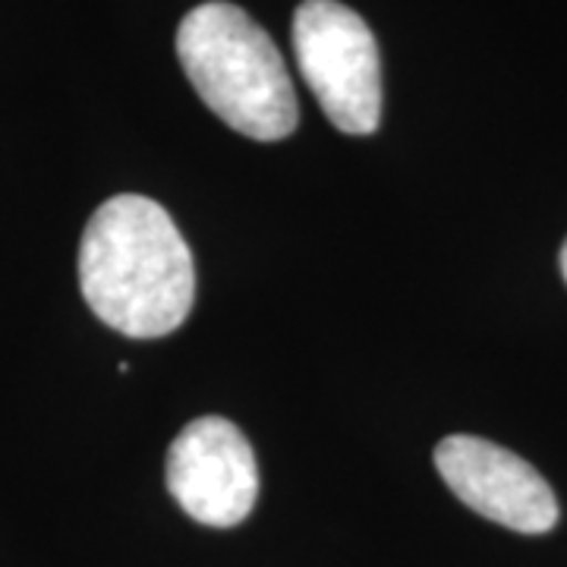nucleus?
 Listing matches in <instances>:
<instances>
[{
	"mask_svg": "<svg viewBox=\"0 0 567 567\" xmlns=\"http://www.w3.org/2000/svg\"><path fill=\"white\" fill-rule=\"evenodd\" d=\"M167 492L205 527H237L259 495V470L246 435L224 416H199L167 451Z\"/></svg>",
	"mask_w": 567,
	"mask_h": 567,
	"instance_id": "obj_4",
	"label": "nucleus"
},
{
	"mask_svg": "<svg viewBox=\"0 0 567 567\" xmlns=\"http://www.w3.org/2000/svg\"><path fill=\"white\" fill-rule=\"evenodd\" d=\"M177 58L199 99L230 130L259 142L297 130L300 107L281 51L240 7L212 0L186 13Z\"/></svg>",
	"mask_w": 567,
	"mask_h": 567,
	"instance_id": "obj_2",
	"label": "nucleus"
},
{
	"mask_svg": "<svg viewBox=\"0 0 567 567\" xmlns=\"http://www.w3.org/2000/svg\"><path fill=\"white\" fill-rule=\"evenodd\" d=\"M561 275H565V281H567V240L565 246H561Z\"/></svg>",
	"mask_w": 567,
	"mask_h": 567,
	"instance_id": "obj_6",
	"label": "nucleus"
},
{
	"mask_svg": "<svg viewBox=\"0 0 567 567\" xmlns=\"http://www.w3.org/2000/svg\"><path fill=\"white\" fill-rule=\"evenodd\" d=\"M293 54L324 117L369 136L382 121V63L365 20L338 0H306L293 13Z\"/></svg>",
	"mask_w": 567,
	"mask_h": 567,
	"instance_id": "obj_3",
	"label": "nucleus"
},
{
	"mask_svg": "<svg viewBox=\"0 0 567 567\" xmlns=\"http://www.w3.org/2000/svg\"><path fill=\"white\" fill-rule=\"evenodd\" d=\"M435 466L445 486L470 511L488 520L539 536L558 524V498L539 476L514 451L476 439V435H447L435 447Z\"/></svg>",
	"mask_w": 567,
	"mask_h": 567,
	"instance_id": "obj_5",
	"label": "nucleus"
},
{
	"mask_svg": "<svg viewBox=\"0 0 567 567\" xmlns=\"http://www.w3.org/2000/svg\"><path fill=\"white\" fill-rule=\"evenodd\" d=\"M80 287L89 309L126 338L177 331L196 300L193 252L162 205L114 196L85 224Z\"/></svg>",
	"mask_w": 567,
	"mask_h": 567,
	"instance_id": "obj_1",
	"label": "nucleus"
}]
</instances>
